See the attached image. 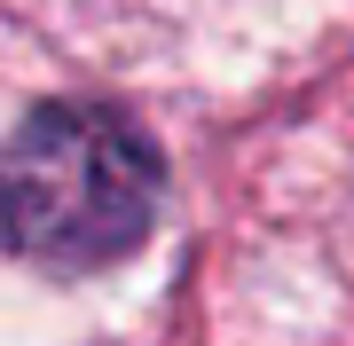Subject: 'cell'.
Segmentation results:
<instances>
[{"instance_id":"1","label":"cell","mask_w":354,"mask_h":346,"mask_svg":"<svg viewBox=\"0 0 354 346\" xmlns=\"http://www.w3.org/2000/svg\"><path fill=\"white\" fill-rule=\"evenodd\" d=\"M158 213V150L134 118L48 103L8 142V229L32 260L95 268L118 260Z\"/></svg>"}]
</instances>
